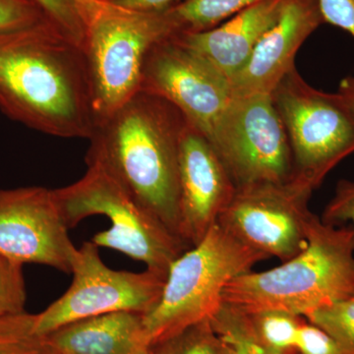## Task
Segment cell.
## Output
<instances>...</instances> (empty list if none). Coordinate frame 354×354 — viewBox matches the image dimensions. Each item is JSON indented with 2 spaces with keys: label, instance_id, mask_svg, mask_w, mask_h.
<instances>
[{
  "label": "cell",
  "instance_id": "cell-1",
  "mask_svg": "<svg viewBox=\"0 0 354 354\" xmlns=\"http://www.w3.org/2000/svg\"><path fill=\"white\" fill-rule=\"evenodd\" d=\"M0 109L44 134L90 140L95 118L82 46L53 23L0 37Z\"/></svg>",
  "mask_w": 354,
  "mask_h": 354
},
{
  "label": "cell",
  "instance_id": "cell-2",
  "mask_svg": "<svg viewBox=\"0 0 354 354\" xmlns=\"http://www.w3.org/2000/svg\"><path fill=\"white\" fill-rule=\"evenodd\" d=\"M185 124L171 102L140 91L95 127L86 156L87 165L106 169L177 237L179 149Z\"/></svg>",
  "mask_w": 354,
  "mask_h": 354
},
{
  "label": "cell",
  "instance_id": "cell-3",
  "mask_svg": "<svg viewBox=\"0 0 354 354\" xmlns=\"http://www.w3.org/2000/svg\"><path fill=\"white\" fill-rule=\"evenodd\" d=\"M354 295V227L330 225L314 214L307 245L278 267L232 279L223 304L245 313L281 310L306 318Z\"/></svg>",
  "mask_w": 354,
  "mask_h": 354
},
{
  "label": "cell",
  "instance_id": "cell-4",
  "mask_svg": "<svg viewBox=\"0 0 354 354\" xmlns=\"http://www.w3.org/2000/svg\"><path fill=\"white\" fill-rule=\"evenodd\" d=\"M268 259L216 223L169 267L158 304L143 316L149 346L211 319L223 304L227 283Z\"/></svg>",
  "mask_w": 354,
  "mask_h": 354
},
{
  "label": "cell",
  "instance_id": "cell-5",
  "mask_svg": "<svg viewBox=\"0 0 354 354\" xmlns=\"http://www.w3.org/2000/svg\"><path fill=\"white\" fill-rule=\"evenodd\" d=\"M85 19L83 50L97 127L138 94L147 55L176 28L169 12H130L101 0L88 2Z\"/></svg>",
  "mask_w": 354,
  "mask_h": 354
},
{
  "label": "cell",
  "instance_id": "cell-6",
  "mask_svg": "<svg viewBox=\"0 0 354 354\" xmlns=\"http://www.w3.org/2000/svg\"><path fill=\"white\" fill-rule=\"evenodd\" d=\"M53 191L69 228L88 216H106L111 227L91 241L144 263L151 271L167 276L172 262L190 249L100 165H88L82 178Z\"/></svg>",
  "mask_w": 354,
  "mask_h": 354
},
{
  "label": "cell",
  "instance_id": "cell-7",
  "mask_svg": "<svg viewBox=\"0 0 354 354\" xmlns=\"http://www.w3.org/2000/svg\"><path fill=\"white\" fill-rule=\"evenodd\" d=\"M292 151L293 174L318 188L354 153V114L339 93L312 87L295 67L271 95Z\"/></svg>",
  "mask_w": 354,
  "mask_h": 354
},
{
  "label": "cell",
  "instance_id": "cell-8",
  "mask_svg": "<svg viewBox=\"0 0 354 354\" xmlns=\"http://www.w3.org/2000/svg\"><path fill=\"white\" fill-rule=\"evenodd\" d=\"M209 140L236 188L293 176L290 140L271 95H234Z\"/></svg>",
  "mask_w": 354,
  "mask_h": 354
},
{
  "label": "cell",
  "instance_id": "cell-9",
  "mask_svg": "<svg viewBox=\"0 0 354 354\" xmlns=\"http://www.w3.org/2000/svg\"><path fill=\"white\" fill-rule=\"evenodd\" d=\"M315 189L295 174L285 183L236 188L218 223L269 259L285 262L307 245L314 216L309 201Z\"/></svg>",
  "mask_w": 354,
  "mask_h": 354
},
{
  "label": "cell",
  "instance_id": "cell-10",
  "mask_svg": "<svg viewBox=\"0 0 354 354\" xmlns=\"http://www.w3.org/2000/svg\"><path fill=\"white\" fill-rule=\"evenodd\" d=\"M71 272L73 281L66 292L36 314L35 327L39 335L81 319L114 312L145 315L158 304L167 277L148 269L141 272L111 269L92 241L77 249Z\"/></svg>",
  "mask_w": 354,
  "mask_h": 354
},
{
  "label": "cell",
  "instance_id": "cell-11",
  "mask_svg": "<svg viewBox=\"0 0 354 354\" xmlns=\"http://www.w3.org/2000/svg\"><path fill=\"white\" fill-rule=\"evenodd\" d=\"M140 91L171 102L208 139L234 97L227 77L172 36L147 55Z\"/></svg>",
  "mask_w": 354,
  "mask_h": 354
},
{
  "label": "cell",
  "instance_id": "cell-12",
  "mask_svg": "<svg viewBox=\"0 0 354 354\" xmlns=\"http://www.w3.org/2000/svg\"><path fill=\"white\" fill-rule=\"evenodd\" d=\"M55 199L39 186L0 190V253L71 272L77 248Z\"/></svg>",
  "mask_w": 354,
  "mask_h": 354
},
{
  "label": "cell",
  "instance_id": "cell-13",
  "mask_svg": "<svg viewBox=\"0 0 354 354\" xmlns=\"http://www.w3.org/2000/svg\"><path fill=\"white\" fill-rule=\"evenodd\" d=\"M236 191L209 140L186 121L179 149L178 235L189 248L218 223Z\"/></svg>",
  "mask_w": 354,
  "mask_h": 354
},
{
  "label": "cell",
  "instance_id": "cell-14",
  "mask_svg": "<svg viewBox=\"0 0 354 354\" xmlns=\"http://www.w3.org/2000/svg\"><path fill=\"white\" fill-rule=\"evenodd\" d=\"M324 23L319 0H285L278 20L261 38L245 66L230 79L232 95H272L295 68L302 44Z\"/></svg>",
  "mask_w": 354,
  "mask_h": 354
},
{
  "label": "cell",
  "instance_id": "cell-15",
  "mask_svg": "<svg viewBox=\"0 0 354 354\" xmlns=\"http://www.w3.org/2000/svg\"><path fill=\"white\" fill-rule=\"evenodd\" d=\"M285 0H263L208 31L172 35L228 80L247 64L261 38L278 20Z\"/></svg>",
  "mask_w": 354,
  "mask_h": 354
},
{
  "label": "cell",
  "instance_id": "cell-16",
  "mask_svg": "<svg viewBox=\"0 0 354 354\" xmlns=\"http://www.w3.org/2000/svg\"><path fill=\"white\" fill-rule=\"evenodd\" d=\"M143 314L114 312L66 324L44 335L50 354H138L149 348Z\"/></svg>",
  "mask_w": 354,
  "mask_h": 354
},
{
  "label": "cell",
  "instance_id": "cell-17",
  "mask_svg": "<svg viewBox=\"0 0 354 354\" xmlns=\"http://www.w3.org/2000/svg\"><path fill=\"white\" fill-rule=\"evenodd\" d=\"M261 1L263 0H183L167 12L176 26V34L204 32Z\"/></svg>",
  "mask_w": 354,
  "mask_h": 354
},
{
  "label": "cell",
  "instance_id": "cell-18",
  "mask_svg": "<svg viewBox=\"0 0 354 354\" xmlns=\"http://www.w3.org/2000/svg\"><path fill=\"white\" fill-rule=\"evenodd\" d=\"M149 349L152 354H227L225 342L209 319L151 344Z\"/></svg>",
  "mask_w": 354,
  "mask_h": 354
},
{
  "label": "cell",
  "instance_id": "cell-19",
  "mask_svg": "<svg viewBox=\"0 0 354 354\" xmlns=\"http://www.w3.org/2000/svg\"><path fill=\"white\" fill-rule=\"evenodd\" d=\"M35 325L36 315L27 312L0 318V354H50Z\"/></svg>",
  "mask_w": 354,
  "mask_h": 354
},
{
  "label": "cell",
  "instance_id": "cell-20",
  "mask_svg": "<svg viewBox=\"0 0 354 354\" xmlns=\"http://www.w3.org/2000/svg\"><path fill=\"white\" fill-rule=\"evenodd\" d=\"M308 322L327 332L348 354H354V295L306 317Z\"/></svg>",
  "mask_w": 354,
  "mask_h": 354
},
{
  "label": "cell",
  "instance_id": "cell-21",
  "mask_svg": "<svg viewBox=\"0 0 354 354\" xmlns=\"http://www.w3.org/2000/svg\"><path fill=\"white\" fill-rule=\"evenodd\" d=\"M46 23L53 22L37 0H0V37L27 31Z\"/></svg>",
  "mask_w": 354,
  "mask_h": 354
},
{
  "label": "cell",
  "instance_id": "cell-22",
  "mask_svg": "<svg viewBox=\"0 0 354 354\" xmlns=\"http://www.w3.org/2000/svg\"><path fill=\"white\" fill-rule=\"evenodd\" d=\"M23 264L0 253V318L25 312Z\"/></svg>",
  "mask_w": 354,
  "mask_h": 354
},
{
  "label": "cell",
  "instance_id": "cell-23",
  "mask_svg": "<svg viewBox=\"0 0 354 354\" xmlns=\"http://www.w3.org/2000/svg\"><path fill=\"white\" fill-rule=\"evenodd\" d=\"M51 22L83 48L85 14L79 0H37Z\"/></svg>",
  "mask_w": 354,
  "mask_h": 354
},
{
  "label": "cell",
  "instance_id": "cell-24",
  "mask_svg": "<svg viewBox=\"0 0 354 354\" xmlns=\"http://www.w3.org/2000/svg\"><path fill=\"white\" fill-rule=\"evenodd\" d=\"M323 223L344 225L351 221L354 227V181L342 179L337 184L334 197L324 209Z\"/></svg>",
  "mask_w": 354,
  "mask_h": 354
},
{
  "label": "cell",
  "instance_id": "cell-25",
  "mask_svg": "<svg viewBox=\"0 0 354 354\" xmlns=\"http://www.w3.org/2000/svg\"><path fill=\"white\" fill-rule=\"evenodd\" d=\"M297 354H348L327 332L304 320L298 335Z\"/></svg>",
  "mask_w": 354,
  "mask_h": 354
},
{
  "label": "cell",
  "instance_id": "cell-26",
  "mask_svg": "<svg viewBox=\"0 0 354 354\" xmlns=\"http://www.w3.org/2000/svg\"><path fill=\"white\" fill-rule=\"evenodd\" d=\"M324 22L348 32L354 39V0H319Z\"/></svg>",
  "mask_w": 354,
  "mask_h": 354
},
{
  "label": "cell",
  "instance_id": "cell-27",
  "mask_svg": "<svg viewBox=\"0 0 354 354\" xmlns=\"http://www.w3.org/2000/svg\"><path fill=\"white\" fill-rule=\"evenodd\" d=\"M104 3L130 12L165 13L179 6L183 0H101Z\"/></svg>",
  "mask_w": 354,
  "mask_h": 354
},
{
  "label": "cell",
  "instance_id": "cell-28",
  "mask_svg": "<svg viewBox=\"0 0 354 354\" xmlns=\"http://www.w3.org/2000/svg\"><path fill=\"white\" fill-rule=\"evenodd\" d=\"M225 342L227 354H270L252 339L237 333L218 335Z\"/></svg>",
  "mask_w": 354,
  "mask_h": 354
},
{
  "label": "cell",
  "instance_id": "cell-29",
  "mask_svg": "<svg viewBox=\"0 0 354 354\" xmlns=\"http://www.w3.org/2000/svg\"><path fill=\"white\" fill-rule=\"evenodd\" d=\"M337 93L342 95L349 109L354 114V76H348L339 82Z\"/></svg>",
  "mask_w": 354,
  "mask_h": 354
},
{
  "label": "cell",
  "instance_id": "cell-30",
  "mask_svg": "<svg viewBox=\"0 0 354 354\" xmlns=\"http://www.w3.org/2000/svg\"><path fill=\"white\" fill-rule=\"evenodd\" d=\"M138 354H152L151 353L150 349L149 348H147L145 349H143V351H140Z\"/></svg>",
  "mask_w": 354,
  "mask_h": 354
},
{
  "label": "cell",
  "instance_id": "cell-31",
  "mask_svg": "<svg viewBox=\"0 0 354 354\" xmlns=\"http://www.w3.org/2000/svg\"><path fill=\"white\" fill-rule=\"evenodd\" d=\"M88 0H79V2H80L81 6H83L84 4L87 3Z\"/></svg>",
  "mask_w": 354,
  "mask_h": 354
}]
</instances>
